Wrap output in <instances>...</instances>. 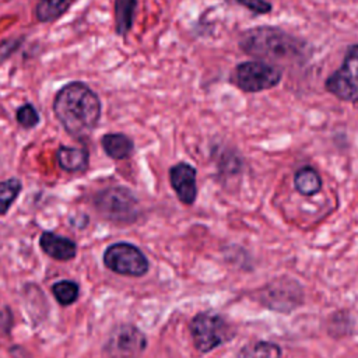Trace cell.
<instances>
[{
  "mask_svg": "<svg viewBox=\"0 0 358 358\" xmlns=\"http://www.w3.org/2000/svg\"><path fill=\"white\" fill-rule=\"evenodd\" d=\"M17 122L24 129H34L38 126L41 117L36 108L32 103H24L17 109Z\"/></svg>",
  "mask_w": 358,
  "mask_h": 358,
  "instance_id": "cell-20",
  "label": "cell"
},
{
  "mask_svg": "<svg viewBox=\"0 0 358 358\" xmlns=\"http://www.w3.org/2000/svg\"><path fill=\"white\" fill-rule=\"evenodd\" d=\"M39 245L48 256L56 260H71L77 253V246L71 239L53 232H43L39 238Z\"/></svg>",
  "mask_w": 358,
  "mask_h": 358,
  "instance_id": "cell-11",
  "label": "cell"
},
{
  "mask_svg": "<svg viewBox=\"0 0 358 358\" xmlns=\"http://www.w3.org/2000/svg\"><path fill=\"white\" fill-rule=\"evenodd\" d=\"M190 333L196 348L208 352L232 338L229 324L215 313L201 312L190 322Z\"/></svg>",
  "mask_w": 358,
  "mask_h": 358,
  "instance_id": "cell-5",
  "label": "cell"
},
{
  "mask_svg": "<svg viewBox=\"0 0 358 358\" xmlns=\"http://www.w3.org/2000/svg\"><path fill=\"white\" fill-rule=\"evenodd\" d=\"M56 162L60 169L70 173L85 172L90 164V154L85 148L60 145L56 150Z\"/></svg>",
  "mask_w": 358,
  "mask_h": 358,
  "instance_id": "cell-12",
  "label": "cell"
},
{
  "mask_svg": "<svg viewBox=\"0 0 358 358\" xmlns=\"http://www.w3.org/2000/svg\"><path fill=\"white\" fill-rule=\"evenodd\" d=\"M241 6L246 7L255 14H267L271 11V4L266 0H234Z\"/></svg>",
  "mask_w": 358,
  "mask_h": 358,
  "instance_id": "cell-21",
  "label": "cell"
},
{
  "mask_svg": "<svg viewBox=\"0 0 358 358\" xmlns=\"http://www.w3.org/2000/svg\"><path fill=\"white\" fill-rule=\"evenodd\" d=\"M144 334L131 324L117 326L109 336L105 351L110 358H137L145 350Z\"/></svg>",
  "mask_w": 358,
  "mask_h": 358,
  "instance_id": "cell-8",
  "label": "cell"
},
{
  "mask_svg": "<svg viewBox=\"0 0 358 358\" xmlns=\"http://www.w3.org/2000/svg\"><path fill=\"white\" fill-rule=\"evenodd\" d=\"M52 292L60 305H70L78 296V285L73 281H59L52 287Z\"/></svg>",
  "mask_w": 358,
  "mask_h": 358,
  "instance_id": "cell-19",
  "label": "cell"
},
{
  "mask_svg": "<svg viewBox=\"0 0 358 358\" xmlns=\"http://www.w3.org/2000/svg\"><path fill=\"white\" fill-rule=\"evenodd\" d=\"M53 112L63 129L74 138H87L101 117V101L84 83L62 87L53 99Z\"/></svg>",
  "mask_w": 358,
  "mask_h": 358,
  "instance_id": "cell-1",
  "label": "cell"
},
{
  "mask_svg": "<svg viewBox=\"0 0 358 358\" xmlns=\"http://www.w3.org/2000/svg\"><path fill=\"white\" fill-rule=\"evenodd\" d=\"M281 350L277 344L267 341H257L252 345H246L238 355V358H280Z\"/></svg>",
  "mask_w": 358,
  "mask_h": 358,
  "instance_id": "cell-18",
  "label": "cell"
},
{
  "mask_svg": "<svg viewBox=\"0 0 358 358\" xmlns=\"http://www.w3.org/2000/svg\"><path fill=\"white\" fill-rule=\"evenodd\" d=\"M76 0H39L35 14L41 22H50L62 17Z\"/></svg>",
  "mask_w": 358,
  "mask_h": 358,
  "instance_id": "cell-16",
  "label": "cell"
},
{
  "mask_svg": "<svg viewBox=\"0 0 358 358\" xmlns=\"http://www.w3.org/2000/svg\"><path fill=\"white\" fill-rule=\"evenodd\" d=\"M105 266L122 275L140 277L148 270V260L134 245L117 242L110 245L103 253Z\"/></svg>",
  "mask_w": 358,
  "mask_h": 358,
  "instance_id": "cell-7",
  "label": "cell"
},
{
  "mask_svg": "<svg viewBox=\"0 0 358 358\" xmlns=\"http://www.w3.org/2000/svg\"><path fill=\"white\" fill-rule=\"evenodd\" d=\"M263 303L277 310H289L296 302L301 299L296 295H301V289L296 284L284 281V282H273L270 288L263 291Z\"/></svg>",
  "mask_w": 358,
  "mask_h": 358,
  "instance_id": "cell-10",
  "label": "cell"
},
{
  "mask_svg": "<svg viewBox=\"0 0 358 358\" xmlns=\"http://www.w3.org/2000/svg\"><path fill=\"white\" fill-rule=\"evenodd\" d=\"M169 182L183 204H193L197 196L196 169L187 162H179L169 169Z\"/></svg>",
  "mask_w": 358,
  "mask_h": 358,
  "instance_id": "cell-9",
  "label": "cell"
},
{
  "mask_svg": "<svg viewBox=\"0 0 358 358\" xmlns=\"http://www.w3.org/2000/svg\"><path fill=\"white\" fill-rule=\"evenodd\" d=\"M101 145L105 154L116 161L129 158L134 151V143L123 133H108L102 136Z\"/></svg>",
  "mask_w": 358,
  "mask_h": 358,
  "instance_id": "cell-13",
  "label": "cell"
},
{
  "mask_svg": "<svg viewBox=\"0 0 358 358\" xmlns=\"http://www.w3.org/2000/svg\"><path fill=\"white\" fill-rule=\"evenodd\" d=\"M21 43V39H7L0 43V63L6 60Z\"/></svg>",
  "mask_w": 358,
  "mask_h": 358,
  "instance_id": "cell-22",
  "label": "cell"
},
{
  "mask_svg": "<svg viewBox=\"0 0 358 358\" xmlns=\"http://www.w3.org/2000/svg\"><path fill=\"white\" fill-rule=\"evenodd\" d=\"M294 185L299 194L313 196L322 189V179L312 166H302L294 175Z\"/></svg>",
  "mask_w": 358,
  "mask_h": 358,
  "instance_id": "cell-14",
  "label": "cell"
},
{
  "mask_svg": "<svg viewBox=\"0 0 358 358\" xmlns=\"http://www.w3.org/2000/svg\"><path fill=\"white\" fill-rule=\"evenodd\" d=\"M22 189V183L17 178H10L0 182V215H4L11 204L18 197Z\"/></svg>",
  "mask_w": 358,
  "mask_h": 358,
  "instance_id": "cell-17",
  "label": "cell"
},
{
  "mask_svg": "<svg viewBox=\"0 0 358 358\" xmlns=\"http://www.w3.org/2000/svg\"><path fill=\"white\" fill-rule=\"evenodd\" d=\"M137 0H115V29L116 34L124 36L131 25Z\"/></svg>",
  "mask_w": 358,
  "mask_h": 358,
  "instance_id": "cell-15",
  "label": "cell"
},
{
  "mask_svg": "<svg viewBox=\"0 0 358 358\" xmlns=\"http://www.w3.org/2000/svg\"><path fill=\"white\" fill-rule=\"evenodd\" d=\"M96 211L106 220L129 224L138 217V201L131 190L123 186H112L99 192L95 197Z\"/></svg>",
  "mask_w": 358,
  "mask_h": 358,
  "instance_id": "cell-3",
  "label": "cell"
},
{
  "mask_svg": "<svg viewBox=\"0 0 358 358\" xmlns=\"http://www.w3.org/2000/svg\"><path fill=\"white\" fill-rule=\"evenodd\" d=\"M281 71L260 60H249L238 64L231 76L232 84L243 92H260L275 87L281 81Z\"/></svg>",
  "mask_w": 358,
  "mask_h": 358,
  "instance_id": "cell-4",
  "label": "cell"
},
{
  "mask_svg": "<svg viewBox=\"0 0 358 358\" xmlns=\"http://www.w3.org/2000/svg\"><path fill=\"white\" fill-rule=\"evenodd\" d=\"M239 46L248 55L267 59L294 57L301 52L294 36L273 27H257L245 31L241 35Z\"/></svg>",
  "mask_w": 358,
  "mask_h": 358,
  "instance_id": "cell-2",
  "label": "cell"
},
{
  "mask_svg": "<svg viewBox=\"0 0 358 358\" xmlns=\"http://www.w3.org/2000/svg\"><path fill=\"white\" fill-rule=\"evenodd\" d=\"M326 90L345 102H358V45L348 49L343 64L326 80Z\"/></svg>",
  "mask_w": 358,
  "mask_h": 358,
  "instance_id": "cell-6",
  "label": "cell"
}]
</instances>
